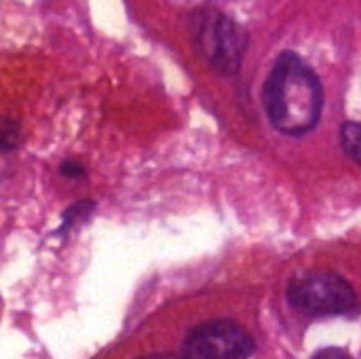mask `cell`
Returning a JSON list of instances; mask_svg holds the SVG:
<instances>
[{
	"label": "cell",
	"instance_id": "6da1fadb",
	"mask_svg": "<svg viewBox=\"0 0 361 359\" xmlns=\"http://www.w3.org/2000/svg\"><path fill=\"white\" fill-rule=\"evenodd\" d=\"M264 110L286 135H305L319 123L324 89L313 68L294 51H283L264 83Z\"/></svg>",
	"mask_w": 361,
	"mask_h": 359
},
{
	"label": "cell",
	"instance_id": "7a4b0ae2",
	"mask_svg": "<svg viewBox=\"0 0 361 359\" xmlns=\"http://www.w3.org/2000/svg\"><path fill=\"white\" fill-rule=\"evenodd\" d=\"M188 30L199 53L207 63L224 76L241 70L247 51V32L218 8H195L188 17Z\"/></svg>",
	"mask_w": 361,
	"mask_h": 359
},
{
	"label": "cell",
	"instance_id": "3957f363",
	"mask_svg": "<svg viewBox=\"0 0 361 359\" xmlns=\"http://www.w3.org/2000/svg\"><path fill=\"white\" fill-rule=\"evenodd\" d=\"M288 300L307 315H345L357 305L353 288L332 273H309L294 279Z\"/></svg>",
	"mask_w": 361,
	"mask_h": 359
},
{
	"label": "cell",
	"instance_id": "277c9868",
	"mask_svg": "<svg viewBox=\"0 0 361 359\" xmlns=\"http://www.w3.org/2000/svg\"><path fill=\"white\" fill-rule=\"evenodd\" d=\"M184 349L188 359H247L256 345L239 324L218 320L190 330Z\"/></svg>",
	"mask_w": 361,
	"mask_h": 359
},
{
	"label": "cell",
	"instance_id": "5b68a950",
	"mask_svg": "<svg viewBox=\"0 0 361 359\" xmlns=\"http://www.w3.org/2000/svg\"><path fill=\"white\" fill-rule=\"evenodd\" d=\"M341 142H343V148L345 152L361 165V123H345L343 129H341Z\"/></svg>",
	"mask_w": 361,
	"mask_h": 359
},
{
	"label": "cell",
	"instance_id": "8992f818",
	"mask_svg": "<svg viewBox=\"0 0 361 359\" xmlns=\"http://www.w3.org/2000/svg\"><path fill=\"white\" fill-rule=\"evenodd\" d=\"M17 135H19V127L13 121H4V129H2V148L8 150L17 144Z\"/></svg>",
	"mask_w": 361,
	"mask_h": 359
},
{
	"label": "cell",
	"instance_id": "52a82bcc",
	"mask_svg": "<svg viewBox=\"0 0 361 359\" xmlns=\"http://www.w3.org/2000/svg\"><path fill=\"white\" fill-rule=\"evenodd\" d=\"M313 359H351L349 358V353L347 351H343V349H336V347H330V349H322V351H317Z\"/></svg>",
	"mask_w": 361,
	"mask_h": 359
},
{
	"label": "cell",
	"instance_id": "ba28073f",
	"mask_svg": "<svg viewBox=\"0 0 361 359\" xmlns=\"http://www.w3.org/2000/svg\"><path fill=\"white\" fill-rule=\"evenodd\" d=\"M61 169H63V174H66V176H76V178H78V176H82V171H85V169H82V165H76V163H66Z\"/></svg>",
	"mask_w": 361,
	"mask_h": 359
},
{
	"label": "cell",
	"instance_id": "9c48e42d",
	"mask_svg": "<svg viewBox=\"0 0 361 359\" xmlns=\"http://www.w3.org/2000/svg\"><path fill=\"white\" fill-rule=\"evenodd\" d=\"M142 359H186V358H178V355H148V358Z\"/></svg>",
	"mask_w": 361,
	"mask_h": 359
}]
</instances>
